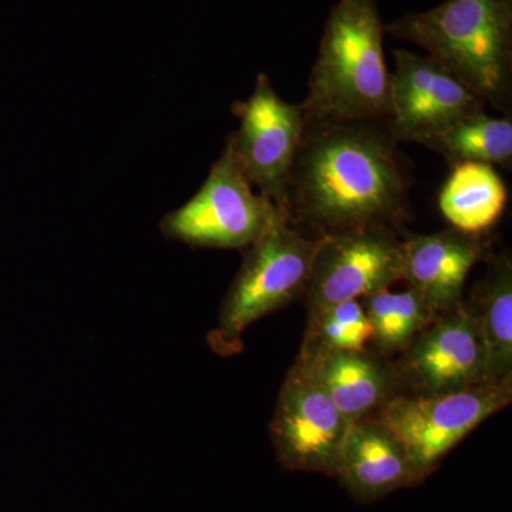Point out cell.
<instances>
[{
    "label": "cell",
    "instance_id": "obj_19",
    "mask_svg": "<svg viewBox=\"0 0 512 512\" xmlns=\"http://www.w3.org/2000/svg\"><path fill=\"white\" fill-rule=\"evenodd\" d=\"M372 338V326L359 301L340 302L309 313L306 345L365 352L366 345Z\"/></svg>",
    "mask_w": 512,
    "mask_h": 512
},
{
    "label": "cell",
    "instance_id": "obj_4",
    "mask_svg": "<svg viewBox=\"0 0 512 512\" xmlns=\"http://www.w3.org/2000/svg\"><path fill=\"white\" fill-rule=\"evenodd\" d=\"M316 241L292 227L282 214L245 248L241 268L222 302L217 328L208 335L215 353L237 355L242 335L252 323L305 295Z\"/></svg>",
    "mask_w": 512,
    "mask_h": 512
},
{
    "label": "cell",
    "instance_id": "obj_1",
    "mask_svg": "<svg viewBox=\"0 0 512 512\" xmlns=\"http://www.w3.org/2000/svg\"><path fill=\"white\" fill-rule=\"evenodd\" d=\"M382 121L306 119L282 212L313 238L396 229L409 217L410 170Z\"/></svg>",
    "mask_w": 512,
    "mask_h": 512
},
{
    "label": "cell",
    "instance_id": "obj_16",
    "mask_svg": "<svg viewBox=\"0 0 512 512\" xmlns=\"http://www.w3.org/2000/svg\"><path fill=\"white\" fill-rule=\"evenodd\" d=\"M476 315L483 338L490 382L512 380V265L510 256L494 259L490 275L478 288Z\"/></svg>",
    "mask_w": 512,
    "mask_h": 512
},
{
    "label": "cell",
    "instance_id": "obj_2",
    "mask_svg": "<svg viewBox=\"0 0 512 512\" xmlns=\"http://www.w3.org/2000/svg\"><path fill=\"white\" fill-rule=\"evenodd\" d=\"M384 32L423 47L484 106L510 113L512 0H444L407 13Z\"/></svg>",
    "mask_w": 512,
    "mask_h": 512
},
{
    "label": "cell",
    "instance_id": "obj_3",
    "mask_svg": "<svg viewBox=\"0 0 512 512\" xmlns=\"http://www.w3.org/2000/svg\"><path fill=\"white\" fill-rule=\"evenodd\" d=\"M384 33L375 0H340L330 10L301 103L306 119L386 123L390 72Z\"/></svg>",
    "mask_w": 512,
    "mask_h": 512
},
{
    "label": "cell",
    "instance_id": "obj_9",
    "mask_svg": "<svg viewBox=\"0 0 512 512\" xmlns=\"http://www.w3.org/2000/svg\"><path fill=\"white\" fill-rule=\"evenodd\" d=\"M234 113L239 128L227 144L252 187L282 211L289 173L306 126L302 104L279 97L271 79L261 73L254 92L235 104Z\"/></svg>",
    "mask_w": 512,
    "mask_h": 512
},
{
    "label": "cell",
    "instance_id": "obj_17",
    "mask_svg": "<svg viewBox=\"0 0 512 512\" xmlns=\"http://www.w3.org/2000/svg\"><path fill=\"white\" fill-rule=\"evenodd\" d=\"M423 146L437 151L451 167L474 161L510 168L512 121L510 117H491L484 110L478 111L424 141Z\"/></svg>",
    "mask_w": 512,
    "mask_h": 512
},
{
    "label": "cell",
    "instance_id": "obj_18",
    "mask_svg": "<svg viewBox=\"0 0 512 512\" xmlns=\"http://www.w3.org/2000/svg\"><path fill=\"white\" fill-rule=\"evenodd\" d=\"M372 326L373 342L383 355H394L409 348L413 339L439 313L414 289L390 292L384 289L362 298Z\"/></svg>",
    "mask_w": 512,
    "mask_h": 512
},
{
    "label": "cell",
    "instance_id": "obj_5",
    "mask_svg": "<svg viewBox=\"0 0 512 512\" xmlns=\"http://www.w3.org/2000/svg\"><path fill=\"white\" fill-rule=\"evenodd\" d=\"M282 214L274 202L255 191L225 144L200 190L183 207L165 215L161 231L190 247L245 249Z\"/></svg>",
    "mask_w": 512,
    "mask_h": 512
},
{
    "label": "cell",
    "instance_id": "obj_11",
    "mask_svg": "<svg viewBox=\"0 0 512 512\" xmlns=\"http://www.w3.org/2000/svg\"><path fill=\"white\" fill-rule=\"evenodd\" d=\"M406 375L419 396H436L490 383L487 356L473 309L463 302L439 313L409 348Z\"/></svg>",
    "mask_w": 512,
    "mask_h": 512
},
{
    "label": "cell",
    "instance_id": "obj_14",
    "mask_svg": "<svg viewBox=\"0 0 512 512\" xmlns=\"http://www.w3.org/2000/svg\"><path fill=\"white\" fill-rule=\"evenodd\" d=\"M301 355L308 360L329 399L349 421L365 419L390 399L389 373L365 352L322 349L303 343Z\"/></svg>",
    "mask_w": 512,
    "mask_h": 512
},
{
    "label": "cell",
    "instance_id": "obj_6",
    "mask_svg": "<svg viewBox=\"0 0 512 512\" xmlns=\"http://www.w3.org/2000/svg\"><path fill=\"white\" fill-rule=\"evenodd\" d=\"M512 380L490 382L436 396L393 397L380 407L379 423L399 440L419 480L478 424L505 409Z\"/></svg>",
    "mask_w": 512,
    "mask_h": 512
},
{
    "label": "cell",
    "instance_id": "obj_12",
    "mask_svg": "<svg viewBox=\"0 0 512 512\" xmlns=\"http://www.w3.org/2000/svg\"><path fill=\"white\" fill-rule=\"evenodd\" d=\"M403 281L437 313L453 311L464 285L485 249L481 235L456 228L403 238Z\"/></svg>",
    "mask_w": 512,
    "mask_h": 512
},
{
    "label": "cell",
    "instance_id": "obj_15",
    "mask_svg": "<svg viewBox=\"0 0 512 512\" xmlns=\"http://www.w3.org/2000/svg\"><path fill=\"white\" fill-rule=\"evenodd\" d=\"M508 190L493 165L460 163L451 167L439 195V208L451 227L481 235L500 220Z\"/></svg>",
    "mask_w": 512,
    "mask_h": 512
},
{
    "label": "cell",
    "instance_id": "obj_13",
    "mask_svg": "<svg viewBox=\"0 0 512 512\" xmlns=\"http://www.w3.org/2000/svg\"><path fill=\"white\" fill-rule=\"evenodd\" d=\"M335 478L360 503H372L420 483L399 440L382 423L366 417L350 423Z\"/></svg>",
    "mask_w": 512,
    "mask_h": 512
},
{
    "label": "cell",
    "instance_id": "obj_7",
    "mask_svg": "<svg viewBox=\"0 0 512 512\" xmlns=\"http://www.w3.org/2000/svg\"><path fill=\"white\" fill-rule=\"evenodd\" d=\"M316 239L305 292L309 313L359 301L403 279V238L393 228L349 229Z\"/></svg>",
    "mask_w": 512,
    "mask_h": 512
},
{
    "label": "cell",
    "instance_id": "obj_10",
    "mask_svg": "<svg viewBox=\"0 0 512 512\" xmlns=\"http://www.w3.org/2000/svg\"><path fill=\"white\" fill-rule=\"evenodd\" d=\"M484 103L430 56L394 50L386 127L397 143H420L443 133Z\"/></svg>",
    "mask_w": 512,
    "mask_h": 512
},
{
    "label": "cell",
    "instance_id": "obj_8",
    "mask_svg": "<svg viewBox=\"0 0 512 512\" xmlns=\"http://www.w3.org/2000/svg\"><path fill=\"white\" fill-rule=\"evenodd\" d=\"M350 423L299 355L282 384L269 426L279 463L286 470L335 477Z\"/></svg>",
    "mask_w": 512,
    "mask_h": 512
}]
</instances>
